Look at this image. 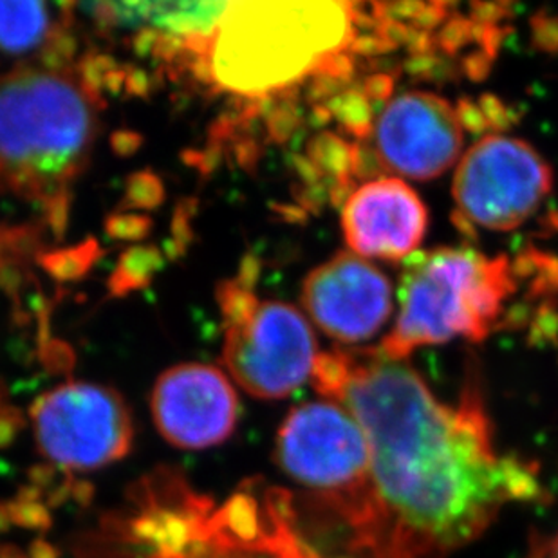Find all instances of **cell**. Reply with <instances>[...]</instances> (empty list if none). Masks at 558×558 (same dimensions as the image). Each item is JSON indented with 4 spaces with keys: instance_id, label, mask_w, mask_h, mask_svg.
Here are the masks:
<instances>
[{
    "instance_id": "cell-1",
    "label": "cell",
    "mask_w": 558,
    "mask_h": 558,
    "mask_svg": "<svg viewBox=\"0 0 558 558\" xmlns=\"http://www.w3.org/2000/svg\"><path fill=\"white\" fill-rule=\"evenodd\" d=\"M313 381L367 439L385 558L450 557L483 535L502 506L544 494L533 464L497 453L475 378L448 405L407 360L376 348L320 354Z\"/></svg>"
},
{
    "instance_id": "cell-2",
    "label": "cell",
    "mask_w": 558,
    "mask_h": 558,
    "mask_svg": "<svg viewBox=\"0 0 558 558\" xmlns=\"http://www.w3.org/2000/svg\"><path fill=\"white\" fill-rule=\"evenodd\" d=\"M100 132L98 96L57 65L0 74V189L44 206L57 222Z\"/></svg>"
},
{
    "instance_id": "cell-3",
    "label": "cell",
    "mask_w": 558,
    "mask_h": 558,
    "mask_svg": "<svg viewBox=\"0 0 558 558\" xmlns=\"http://www.w3.org/2000/svg\"><path fill=\"white\" fill-rule=\"evenodd\" d=\"M359 26L348 2H230L197 62L219 89L260 98L337 68Z\"/></svg>"
},
{
    "instance_id": "cell-4",
    "label": "cell",
    "mask_w": 558,
    "mask_h": 558,
    "mask_svg": "<svg viewBox=\"0 0 558 558\" xmlns=\"http://www.w3.org/2000/svg\"><path fill=\"white\" fill-rule=\"evenodd\" d=\"M517 291L510 258L439 248L409 258L401 277L400 313L379 351L407 360L416 349L456 338L481 342L505 316Z\"/></svg>"
},
{
    "instance_id": "cell-5",
    "label": "cell",
    "mask_w": 558,
    "mask_h": 558,
    "mask_svg": "<svg viewBox=\"0 0 558 558\" xmlns=\"http://www.w3.org/2000/svg\"><path fill=\"white\" fill-rule=\"evenodd\" d=\"M275 461L343 522L351 551L385 558L369 445L343 407L327 400L295 407L277 434Z\"/></svg>"
},
{
    "instance_id": "cell-6",
    "label": "cell",
    "mask_w": 558,
    "mask_h": 558,
    "mask_svg": "<svg viewBox=\"0 0 558 558\" xmlns=\"http://www.w3.org/2000/svg\"><path fill=\"white\" fill-rule=\"evenodd\" d=\"M219 302L227 324L222 362L241 389L260 400H280L313 378L318 345L301 311L258 301L238 282L221 286Z\"/></svg>"
},
{
    "instance_id": "cell-7",
    "label": "cell",
    "mask_w": 558,
    "mask_h": 558,
    "mask_svg": "<svg viewBox=\"0 0 558 558\" xmlns=\"http://www.w3.org/2000/svg\"><path fill=\"white\" fill-rule=\"evenodd\" d=\"M551 190L554 170L530 143L492 134L463 154L452 194L461 221L510 232L537 214Z\"/></svg>"
},
{
    "instance_id": "cell-8",
    "label": "cell",
    "mask_w": 558,
    "mask_h": 558,
    "mask_svg": "<svg viewBox=\"0 0 558 558\" xmlns=\"http://www.w3.org/2000/svg\"><path fill=\"white\" fill-rule=\"evenodd\" d=\"M32 422L44 458L74 472L117 463L132 447L131 411L106 385H59L33 403Z\"/></svg>"
},
{
    "instance_id": "cell-9",
    "label": "cell",
    "mask_w": 558,
    "mask_h": 558,
    "mask_svg": "<svg viewBox=\"0 0 558 558\" xmlns=\"http://www.w3.org/2000/svg\"><path fill=\"white\" fill-rule=\"evenodd\" d=\"M371 136L381 169L409 180H436L463 154V117L442 96L407 90L385 104Z\"/></svg>"
},
{
    "instance_id": "cell-10",
    "label": "cell",
    "mask_w": 558,
    "mask_h": 558,
    "mask_svg": "<svg viewBox=\"0 0 558 558\" xmlns=\"http://www.w3.org/2000/svg\"><path fill=\"white\" fill-rule=\"evenodd\" d=\"M302 306L327 337L365 342L392 315V286L374 264L353 252H340L307 275Z\"/></svg>"
},
{
    "instance_id": "cell-11",
    "label": "cell",
    "mask_w": 558,
    "mask_h": 558,
    "mask_svg": "<svg viewBox=\"0 0 558 558\" xmlns=\"http://www.w3.org/2000/svg\"><path fill=\"white\" fill-rule=\"evenodd\" d=\"M159 434L178 448L203 450L238 427L239 400L227 374L208 364H180L159 376L150 398Z\"/></svg>"
},
{
    "instance_id": "cell-12",
    "label": "cell",
    "mask_w": 558,
    "mask_h": 558,
    "mask_svg": "<svg viewBox=\"0 0 558 558\" xmlns=\"http://www.w3.org/2000/svg\"><path fill=\"white\" fill-rule=\"evenodd\" d=\"M427 227L428 211L422 197L400 178L367 181L343 205V238L362 258L390 263L411 258Z\"/></svg>"
},
{
    "instance_id": "cell-13",
    "label": "cell",
    "mask_w": 558,
    "mask_h": 558,
    "mask_svg": "<svg viewBox=\"0 0 558 558\" xmlns=\"http://www.w3.org/2000/svg\"><path fill=\"white\" fill-rule=\"evenodd\" d=\"M60 22L44 2H0V49L26 57L57 44Z\"/></svg>"
},
{
    "instance_id": "cell-14",
    "label": "cell",
    "mask_w": 558,
    "mask_h": 558,
    "mask_svg": "<svg viewBox=\"0 0 558 558\" xmlns=\"http://www.w3.org/2000/svg\"><path fill=\"white\" fill-rule=\"evenodd\" d=\"M548 558H558V533L555 535L551 544H549Z\"/></svg>"
}]
</instances>
